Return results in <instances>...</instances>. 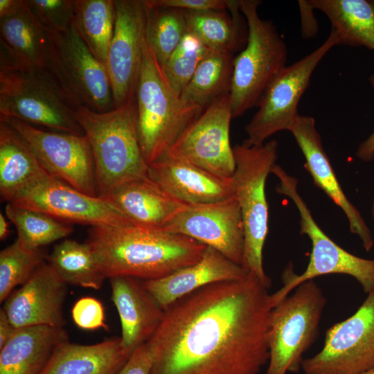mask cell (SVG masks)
I'll return each instance as SVG.
<instances>
[{"label":"cell","mask_w":374,"mask_h":374,"mask_svg":"<svg viewBox=\"0 0 374 374\" xmlns=\"http://www.w3.org/2000/svg\"><path fill=\"white\" fill-rule=\"evenodd\" d=\"M268 289L249 273L170 304L146 342L150 374H258L269 357Z\"/></svg>","instance_id":"6da1fadb"},{"label":"cell","mask_w":374,"mask_h":374,"mask_svg":"<svg viewBox=\"0 0 374 374\" xmlns=\"http://www.w3.org/2000/svg\"><path fill=\"white\" fill-rule=\"evenodd\" d=\"M87 242L105 276L165 277L200 260L206 245L163 230L126 224L92 226Z\"/></svg>","instance_id":"7a4b0ae2"},{"label":"cell","mask_w":374,"mask_h":374,"mask_svg":"<svg viewBox=\"0 0 374 374\" xmlns=\"http://www.w3.org/2000/svg\"><path fill=\"white\" fill-rule=\"evenodd\" d=\"M75 117L91 148L98 197L104 198L125 181L148 176L138 135L135 96L102 113L77 107Z\"/></svg>","instance_id":"3957f363"},{"label":"cell","mask_w":374,"mask_h":374,"mask_svg":"<svg viewBox=\"0 0 374 374\" xmlns=\"http://www.w3.org/2000/svg\"><path fill=\"white\" fill-rule=\"evenodd\" d=\"M135 98L139 143L148 165L163 157L204 110L173 91L147 43Z\"/></svg>","instance_id":"277c9868"},{"label":"cell","mask_w":374,"mask_h":374,"mask_svg":"<svg viewBox=\"0 0 374 374\" xmlns=\"http://www.w3.org/2000/svg\"><path fill=\"white\" fill-rule=\"evenodd\" d=\"M276 140L261 145L244 142L233 147L235 168L232 177L234 196L243 220L244 244L241 266L269 288L271 280L265 274L262 251L268 233V204L266 180L278 159Z\"/></svg>","instance_id":"5b68a950"},{"label":"cell","mask_w":374,"mask_h":374,"mask_svg":"<svg viewBox=\"0 0 374 374\" xmlns=\"http://www.w3.org/2000/svg\"><path fill=\"white\" fill-rule=\"evenodd\" d=\"M271 173L278 179L276 191L289 197L300 216V234L306 235L312 244L310 260L301 274L294 272L290 264L282 274L283 285L270 295L272 308L300 284L328 274H345L354 278L366 294L374 290V260L358 257L339 246L319 226L297 190L298 180L278 164Z\"/></svg>","instance_id":"8992f818"},{"label":"cell","mask_w":374,"mask_h":374,"mask_svg":"<svg viewBox=\"0 0 374 374\" xmlns=\"http://www.w3.org/2000/svg\"><path fill=\"white\" fill-rule=\"evenodd\" d=\"M258 0H240L247 25L245 48L234 58L229 93L232 118L258 107L269 83L286 66L287 48L271 20L260 17Z\"/></svg>","instance_id":"52a82bcc"},{"label":"cell","mask_w":374,"mask_h":374,"mask_svg":"<svg viewBox=\"0 0 374 374\" xmlns=\"http://www.w3.org/2000/svg\"><path fill=\"white\" fill-rule=\"evenodd\" d=\"M75 109L46 68L0 66V118L84 135Z\"/></svg>","instance_id":"ba28073f"},{"label":"cell","mask_w":374,"mask_h":374,"mask_svg":"<svg viewBox=\"0 0 374 374\" xmlns=\"http://www.w3.org/2000/svg\"><path fill=\"white\" fill-rule=\"evenodd\" d=\"M271 310L266 374L298 373L317 338L326 298L314 280L298 285Z\"/></svg>","instance_id":"9c48e42d"},{"label":"cell","mask_w":374,"mask_h":374,"mask_svg":"<svg viewBox=\"0 0 374 374\" xmlns=\"http://www.w3.org/2000/svg\"><path fill=\"white\" fill-rule=\"evenodd\" d=\"M48 34L46 69L73 107L99 113L114 109L106 66L92 55L74 24L66 31Z\"/></svg>","instance_id":"30bf717a"},{"label":"cell","mask_w":374,"mask_h":374,"mask_svg":"<svg viewBox=\"0 0 374 374\" xmlns=\"http://www.w3.org/2000/svg\"><path fill=\"white\" fill-rule=\"evenodd\" d=\"M336 45H339V39L331 30L321 46L296 62L285 66L276 75L265 89L258 111L245 126V144L261 145L273 134L288 130L299 115L298 105L314 71Z\"/></svg>","instance_id":"8fae6325"},{"label":"cell","mask_w":374,"mask_h":374,"mask_svg":"<svg viewBox=\"0 0 374 374\" xmlns=\"http://www.w3.org/2000/svg\"><path fill=\"white\" fill-rule=\"evenodd\" d=\"M374 368V290L350 317L330 327L322 349L303 359L304 374H360Z\"/></svg>","instance_id":"7c38bea8"},{"label":"cell","mask_w":374,"mask_h":374,"mask_svg":"<svg viewBox=\"0 0 374 374\" xmlns=\"http://www.w3.org/2000/svg\"><path fill=\"white\" fill-rule=\"evenodd\" d=\"M0 121L24 139L49 175L83 193L98 197L92 151L85 135L46 131L16 118Z\"/></svg>","instance_id":"4fadbf2b"},{"label":"cell","mask_w":374,"mask_h":374,"mask_svg":"<svg viewBox=\"0 0 374 374\" xmlns=\"http://www.w3.org/2000/svg\"><path fill=\"white\" fill-rule=\"evenodd\" d=\"M231 119L229 94L210 104L163 157L193 164L222 177H232L235 164L229 139Z\"/></svg>","instance_id":"5bb4252c"},{"label":"cell","mask_w":374,"mask_h":374,"mask_svg":"<svg viewBox=\"0 0 374 374\" xmlns=\"http://www.w3.org/2000/svg\"><path fill=\"white\" fill-rule=\"evenodd\" d=\"M115 22L106 69L114 108L135 96L146 44L144 0H114Z\"/></svg>","instance_id":"9a60e30c"},{"label":"cell","mask_w":374,"mask_h":374,"mask_svg":"<svg viewBox=\"0 0 374 374\" xmlns=\"http://www.w3.org/2000/svg\"><path fill=\"white\" fill-rule=\"evenodd\" d=\"M10 203L67 223L91 227L130 224L107 199L83 193L51 175L22 191Z\"/></svg>","instance_id":"2e32d148"},{"label":"cell","mask_w":374,"mask_h":374,"mask_svg":"<svg viewBox=\"0 0 374 374\" xmlns=\"http://www.w3.org/2000/svg\"><path fill=\"white\" fill-rule=\"evenodd\" d=\"M163 231L189 237L242 264L244 230L240 205L234 195L215 202L184 204Z\"/></svg>","instance_id":"e0dca14e"},{"label":"cell","mask_w":374,"mask_h":374,"mask_svg":"<svg viewBox=\"0 0 374 374\" xmlns=\"http://www.w3.org/2000/svg\"><path fill=\"white\" fill-rule=\"evenodd\" d=\"M66 283L48 262L42 263L5 301V310L17 328L33 326L64 327Z\"/></svg>","instance_id":"ac0fdd59"},{"label":"cell","mask_w":374,"mask_h":374,"mask_svg":"<svg viewBox=\"0 0 374 374\" xmlns=\"http://www.w3.org/2000/svg\"><path fill=\"white\" fill-rule=\"evenodd\" d=\"M288 131L293 135L304 156V168L311 175L314 184L344 211L350 231L357 235L364 249L370 251L374 243L371 231L360 212L344 194L323 149L314 118L299 114Z\"/></svg>","instance_id":"d6986e66"},{"label":"cell","mask_w":374,"mask_h":374,"mask_svg":"<svg viewBox=\"0 0 374 374\" xmlns=\"http://www.w3.org/2000/svg\"><path fill=\"white\" fill-rule=\"evenodd\" d=\"M148 177L184 204L215 202L234 195L232 177H222L167 157L148 165Z\"/></svg>","instance_id":"ffe728a7"},{"label":"cell","mask_w":374,"mask_h":374,"mask_svg":"<svg viewBox=\"0 0 374 374\" xmlns=\"http://www.w3.org/2000/svg\"><path fill=\"white\" fill-rule=\"evenodd\" d=\"M112 300L121 325V343L133 352L145 344L159 326L164 310L145 289L143 281L130 276L109 278Z\"/></svg>","instance_id":"44dd1931"},{"label":"cell","mask_w":374,"mask_h":374,"mask_svg":"<svg viewBox=\"0 0 374 374\" xmlns=\"http://www.w3.org/2000/svg\"><path fill=\"white\" fill-rule=\"evenodd\" d=\"M249 273L217 250L207 246L200 260L165 277L142 280L165 310L180 298L206 285L242 278Z\"/></svg>","instance_id":"7402d4cb"},{"label":"cell","mask_w":374,"mask_h":374,"mask_svg":"<svg viewBox=\"0 0 374 374\" xmlns=\"http://www.w3.org/2000/svg\"><path fill=\"white\" fill-rule=\"evenodd\" d=\"M134 226L163 230L184 205L167 193L148 176L125 181L106 197Z\"/></svg>","instance_id":"603a6c76"},{"label":"cell","mask_w":374,"mask_h":374,"mask_svg":"<svg viewBox=\"0 0 374 374\" xmlns=\"http://www.w3.org/2000/svg\"><path fill=\"white\" fill-rule=\"evenodd\" d=\"M48 34L27 6L0 19V66L46 68Z\"/></svg>","instance_id":"cb8c5ba5"},{"label":"cell","mask_w":374,"mask_h":374,"mask_svg":"<svg viewBox=\"0 0 374 374\" xmlns=\"http://www.w3.org/2000/svg\"><path fill=\"white\" fill-rule=\"evenodd\" d=\"M132 353L121 337L91 345L66 340L57 345L40 374H116Z\"/></svg>","instance_id":"d4e9b609"},{"label":"cell","mask_w":374,"mask_h":374,"mask_svg":"<svg viewBox=\"0 0 374 374\" xmlns=\"http://www.w3.org/2000/svg\"><path fill=\"white\" fill-rule=\"evenodd\" d=\"M66 340L64 327L17 328L0 350V374H40L57 345Z\"/></svg>","instance_id":"484cf974"},{"label":"cell","mask_w":374,"mask_h":374,"mask_svg":"<svg viewBox=\"0 0 374 374\" xmlns=\"http://www.w3.org/2000/svg\"><path fill=\"white\" fill-rule=\"evenodd\" d=\"M49 174L24 139L0 121V194L11 202Z\"/></svg>","instance_id":"4316f807"},{"label":"cell","mask_w":374,"mask_h":374,"mask_svg":"<svg viewBox=\"0 0 374 374\" xmlns=\"http://www.w3.org/2000/svg\"><path fill=\"white\" fill-rule=\"evenodd\" d=\"M329 19L339 44L374 51V1L310 0Z\"/></svg>","instance_id":"83f0119b"},{"label":"cell","mask_w":374,"mask_h":374,"mask_svg":"<svg viewBox=\"0 0 374 374\" xmlns=\"http://www.w3.org/2000/svg\"><path fill=\"white\" fill-rule=\"evenodd\" d=\"M48 262L66 283L98 290L106 277L89 244L65 239L47 256Z\"/></svg>","instance_id":"f1b7e54d"},{"label":"cell","mask_w":374,"mask_h":374,"mask_svg":"<svg viewBox=\"0 0 374 374\" xmlns=\"http://www.w3.org/2000/svg\"><path fill=\"white\" fill-rule=\"evenodd\" d=\"M233 61L232 53L210 51L198 65L181 98L205 109L217 99L229 95Z\"/></svg>","instance_id":"f546056e"},{"label":"cell","mask_w":374,"mask_h":374,"mask_svg":"<svg viewBox=\"0 0 374 374\" xmlns=\"http://www.w3.org/2000/svg\"><path fill=\"white\" fill-rule=\"evenodd\" d=\"M114 22V0H75L74 26L92 55L105 66Z\"/></svg>","instance_id":"4dcf8cb0"},{"label":"cell","mask_w":374,"mask_h":374,"mask_svg":"<svg viewBox=\"0 0 374 374\" xmlns=\"http://www.w3.org/2000/svg\"><path fill=\"white\" fill-rule=\"evenodd\" d=\"M185 11L188 32L213 52L232 53L240 39L239 1L229 10Z\"/></svg>","instance_id":"1f68e13d"},{"label":"cell","mask_w":374,"mask_h":374,"mask_svg":"<svg viewBox=\"0 0 374 374\" xmlns=\"http://www.w3.org/2000/svg\"><path fill=\"white\" fill-rule=\"evenodd\" d=\"M6 214L17 229V240L29 249H41L73 231V227L67 222L10 202L6 206Z\"/></svg>","instance_id":"d6a6232c"},{"label":"cell","mask_w":374,"mask_h":374,"mask_svg":"<svg viewBox=\"0 0 374 374\" xmlns=\"http://www.w3.org/2000/svg\"><path fill=\"white\" fill-rule=\"evenodd\" d=\"M145 5L146 43L161 66L188 33L185 11Z\"/></svg>","instance_id":"836d02e7"},{"label":"cell","mask_w":374,"mask_h":374,"mask_svg":"<svg viewBox=\"0 0 374 374\" xmlns=\"http://www.w3.org/2000/svg\"><path fill=\"white\" fill-rule=\"evenodd\" d=\"M46 253L29 249L17 240L0 252V301H5L14 289L22 285L44 262Z\"/></svg>","instance_id":"e575fe53"},{"label":"cell","mask_w":374,"mask_h":374,"mask_svg":"<svg viewBox=\"0 0 374 374\" xmlns=\"http://www.w3.org/2000/svg\"><path fill=\"white\" fill-rule=\"evenodd\" d=\"M210 51L195 35L188 32L161 66L167 82L177 96H181L198 65Z\"/></svg>","instance_id":"d590c367"},{"label":"cell","mask_w":374,"mask_h":374,"mask_svg":"<svg viewBox=\"0 0 374 374\" xmlns=\"http://www.w3.org/2000/svg\"><path fill=\"white\" fill-rule=\"evenodd\" d=\"M25 2L48 32L66 31L73 24L75 0H26Z\"/></svg>","instance_id":"8d00e7d4"},{"label":"cell","mask_w":374,"mask_h":374,"mask_svg":"<svg viewBox=\"0 0 374 374\" xmlns=\"http://www.w3.org/2000/svg\"><path fill=\"white\" fill-rule=\"evenodd\" d=\"M75 324L83 330L107 329L102 303L96 298L85 296L78 299L71 310Z\"/></svg>","instance_id":"74e56055"},{"label":"cell","mask_w":374,"mask_h":374,"mask_svg":"<svg viewBox=\"0 0 374 374\" xmlns=\"http://www.w3.org/2000/svg\"><path fill=\"white\" fill-rule=\"evenodd\" d=\"M150 7L176 8L188 11L230 10L235 1L227 0H144Z\"/></svg>","instance_id":"f35d334b"},{"label":"cell","mask_w":374,"mask_h":374,"mask_svg":"<svg viewBox=\"0 0 374 374\" xmlns=\"http://www.w3.org/2000/svg\"><path fill=\"white\" fill-rule=\"evenodd\" d=\"M152 358L147 344L137 347L116 374H150Z\"/></svg>","instance_id":"ab89813d"},{"label":"cell","mask_w":374,"mask_h":374,"mask_svg":"<svg viewBox=\"0 0 374 374\" xmlns=\"http://www.w3.org/2000/svg\"><path fill=\"white\" fill-rule=\"evenodd\" d=\"M301 19H302V35L305 38L312 37L309 24L317 27V20L313 15L314 8L309 1H299Z\"/></svg>","instance_id":"60d3db41"},{"label":"cell","mask_w":374,"mask_h":374,"mask_svg":"<svg viewBox=\"0 0 374 374\" xmlns=\"http://www.w3.org/2000/svg\"><path fill=\"white\" fill-rule=\"evenodd\" d=\"M369 82L374 91V74L369 77ZM357 157L364 162L371 161L374 159V130L372 134L358 146Z\"/></svg>","instance_id":"b9f144b4"},{"label":"cell","mask_w":374,"mask_h":374,"mask_svg":"<svg viewBox=\"0 0 374 374\" xmlns=\"http://www.w3.org/2000/svg\"><path fill=\"white\" fill-rule=\"evenodd\" d=\"M9 320L5 310H0V350L6 345L17 330Z\"/></svg>","instance_id":"7bdbcfd3"},{"label":"cell","mask_w":374,"mask_h":374,"mask_svg":"<svg viewBox=\"0 0 374 374\" xmlns=\"http://www.w3.org/2000/svg\"><path fill=\"white\" fill-rule=\"evenodd\" d=\"M23 0H0V19L10 17L21 10Z\"/></svg>","instance_id":"ee69618b"},{"label":"cell","mask_w":374,"mask_h":374,"mask_svg":"<svg viewBox=\"0 0 374 374\" xmlns=\"http://www.w3.org/2000/svg\"><path fill=\"white\" fill-rule=\"evenodd\" d=\"M9 224L6 220L4 215L0 213V239L1 240H5L9 235Z\"/></svg>","instance_id":"f6af8a7d"},{"label":"cell","mask_w":374,"mask_h":374,"mask_svg":"<svg viewBox=\"0 0 374 374\" xmlns=\"http://www.w3.org/2000/svg\"><path fill=\"white\" fill-rule=\"evenodd\" d=\"M360 374H374V368L367 371H365V372H363Z\"/></svg>","instance_id":"bcb514c9"},{"label":"cell","mask_w":374,"mask_h":374,"mask_svg":"<svg viewBox=\"0 0 374 374\" xmlns=\"http://www.w3.org/2000/svg\"><path fill=\"white\" fill-rule=\"evenodd\" d=\"M372 215H373V220H374V197H373V205H372Z\"/></svg>","instance_id":"7dc6e473"}]
</instances>
